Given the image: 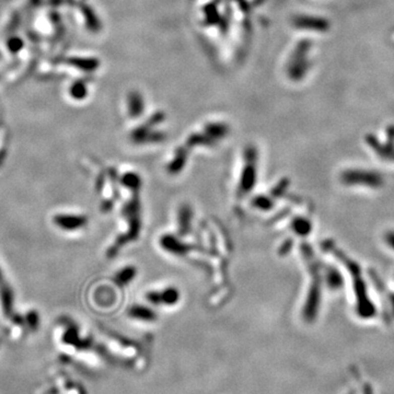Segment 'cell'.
I'll list each match as a JSON object with an SVG mask.
<instances>
[{
    "label": "cell",
    "mask_w": 394,
    "mask_h": 394,
    "mask_svg": "<svg viewBox=\"0 0 394 394\" xmlns=\"http://www.w3.org/2000/svg\"><path fill=\"white\" fill-rule=\"evenodd\" d=\"M256 150L255 148L246 149V163L240 179V193L247 194L255 185L256 181Z\"/></svg>",
    "instance_id": "6da1fadb"
},
{
    "label": "cell",
    "mask_w": 394,
    "mask_h": 394,
    "mask_svg": "<svg viewBox=\"0 0 394 394\" xmlns=\"http://www.w3.org/2000/svg\"><path fill=\"white\" fill-rule=\"evenodd\" d=\"M309 47H310L309 41H302L299 45L297 46L296 52L291 58L290 67H289V74L291 78L297 80L301 78L303 74L306 73V69L308 68V66H307L306 59H304V56H306V53L308 52Z\"/></svg>",
    "instance_id": "7a4b0ae2"
},
{
    "label": "cell",
    "mask_w": 394,
    "mask_h": 394,
    "mask_svg": "<svg viewBox=\"0 0 394 394\" xmlns=\"http://www.w3.org/2000/svg\"><path fill=\"white\" fill-rule=\"evenodd\" d=\"M180 299V294L176 288H167L163 291H151L147 295V300L154 304H168L173 306Z\"/></svg>",
    "instance_id": "3957f363"
},
{
    "label": "cell",
    "mask_w": 394,
    "mask_h": 394,
    "mask_svg": "<svg viewBox=\"0 0 394 394\" xmlns=\"http://www.w3.org/2000/svg\"><path fill=\"white\" fill-rule=\"evenodd\" d=\"M294 23L296 28L299 29H308V30H316V31H325L329 29V23L320 18H312V17H297Z\"/></svg>",
    "instance_id": "277c9868"
},
{
    "label": "cell",
    "mask_w": 394,
    "mask_h": 394,
    "mask_svg": "<svg viewBox=\"0 0 394 394\" xmlns=\"http://www.w3.org/2000/svg\"><path fill=\"white\" fill-rule=\"evenodd\" d=\"M55 221L57 225L62 227L63 229H68V230L78 229V227H81L86 224L85 217L74 215H59L55 218Z\"/></svg>",
    "instance_id": "5b68a950"
},
{
    "label": "cell",
    "mask_w": 394,
    "mask_h": 394,
    "mask_svg": "<svg viewBox=\"0 0 394 394\" xmlns=\"http://www.w3.org/2000/svg\"><path fill=\"white\" fill-rule=\"evenodd\" d=\"M128 107L130 116L137 117L141 115L144 111V101L142 95L137 92L130 93L128 98Z\"/></svg>",
    "instance_id": "8992f818"
},
{
    "label": "cell",
    "mask_w": 394,
    "mask_h": 394,
    "mask_svg": "<svg viewBox=\"0 0 394 394\" xmlns=\"http://www.w3.org/2000/svg\"><path fill=\"white\" fill-rule=\"evenodd\" d=\"M130 316L135 317V319L138 320H143V321H152L155 319V313L148 308H145L143 306H135L133 307L129 311Z\"/></svg>",
    "instance_id": "52a82bcc"
},
{
    "label": "cell",
    "mask_w": 394,
    "mask_h": 394,
    "mask_svg": "<svg viewBox=\"0 0 394 394\" xmlns=\"http://www.w3.org/2000/svg\"><path fill=\"white\" fill-rule=\"evenodd\" d=\"M136 275V270L134 268H126L125 270L120 271L116 276V282L119 285L128 284L134 276Z\"/></svg>",
    "instance_id": "ba28073f"
},
{
    "label": "cell",
    "mask_w": 394,
    "mask_h": 394,
    "mask_svg": "<svg viewBox=\"0 0 394 394\" xmlns=\"http://www.w3.org/2000/svg\"><path fill=\"white\" fill-rule=\"evenodd\" d=\"M292 227H294V230L296 231V233L301 234V236L308 234L311 230L310 222L303 218H297L294 221V225H292Z\"/></svg>",
    "instance_id": "9c48e42d"
},
{
    "label": "cell",
    "mask_w": 394,
    "mask_h": 394,
    "mask_svg": "<svg viewBox=\"0 0 394 394\" xmlns=\"http://www.w3.org/2000/svg\"><path fill=\"white\" fill-rule=\"evenodd\" d=\"M72 63L75 66H77L81 69H84L86 72H90L93 71V69L97 68L99 66L98 60L95 59H73Z\"/></svg>",
    "instance_id": "30bf717a"
},
{
    "label": "cell",
    "mask_w": 394,
    "mask_h": 394,
    "mask_svg": "<svg viewBox=\"0 0 394 394\" xmlns=\"http://www.w3.org/2000/svg\"><path fill=\"white\" fill-rule=\"evenodd\" d=\"M71 94L74 99H77V100L85 99L87 95V88L81 81L76 82L71 89Z\"/></svg>",
    "instance_id": "8fae6325"
},
{
    "label": "cell",
    "mask_w": 394,
    "mask_h": 394,
    "mask_svg": "<svg viewBox=\"0 0 394 394\" xmlns=\"http://www.w3.org/2000/svg\"><path fill=\"white\" fill-rule=\"evenodd\" d=\"M23 46V43L20 39L18 37H12V39L8 42V47L11 50V52H18L19 49H21Z\"/></svg>",
    "instance_id": "7c38bea8"
},
{
    "label": "cell",
    "mask_w": 394,
    "mask_h": 394,
    "mask_svg": "<svg viewBox=\"0 0 394 394\" xmlns=\"http://www.w3.org/2000/svg\"><path fill=\"white\" fill-rule=\"evenodd\" d=\"M254 205L258 208L266 209V208L271 207V203L268 199H266V197H258V199L255 201V203H254Z\"/></svg>",
    "instance_id": "4fadbf2b"
}]
</instances>
